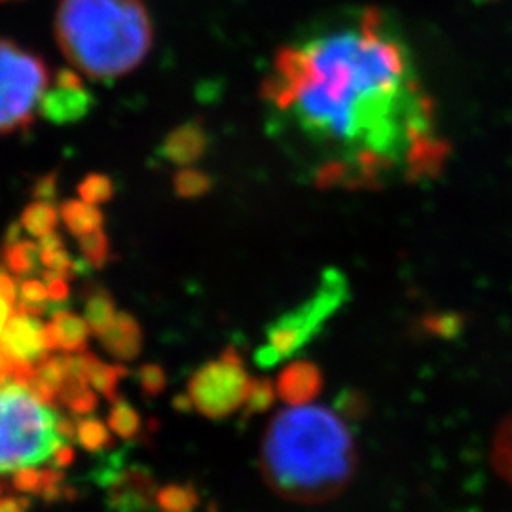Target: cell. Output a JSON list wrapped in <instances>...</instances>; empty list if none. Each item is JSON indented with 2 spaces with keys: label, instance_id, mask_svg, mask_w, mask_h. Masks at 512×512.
I'll use <instances>...</instances> for the list:
<instances>
[{
  "label": "cell",
  "instance_id": "e0dca14e",
  "mask_svg": "<svg viewBox=\"0 0 512 512\" xmlns=\"http://www.w3.org/2000/svg\"><path fill=\"white\" fill-rule=\"evenodd\" d=\"M4 266L14 277L40 275L42 255L40 247L31 239L21 238L4 247Z\"/></svg>",
  "mask_w": 512,
  "mask_h": 512
},
{
  "label": "cell",
  "instance_id": "6da1fadb",
  "mask_svg": "<svg viewBox=\"0 0 512 512\" xmlns=\"http://www.w3.org/2000/svg\"><path fill=\"white\" fill-rule=\"evenodd\" d=\"M260 93L319 152V190L421 183L450 154L414 55L378 10L279 50Z\"/></svg>",
  "mask_w": 512,
  "mask_h": 512
},
{
  "label": "cell",
  "instance_id": "8fae6325",
  "mask_svg": "<svg viewBox=\"0 0 512 512\" xmlns=\"http://www.w3.org/2000/svg\"><path fill=\"white\" fill-rule=\"evenodd\" d=\"M323 389V374L310 361H296L285 366L279 376L275 391L281 401L289 406L313 403Z\"/></svg>",
  "mask_w": 512,
  "mask_h": 512
},
{
  "label": "cell",
  "instance_id": "f35d334b",
  "mask_svg": "<svg viewBox=\"0 0 512 512\" xmlns=\"http://www.w3.org/2000/svg\"><path fill=\"white\" fill-rule=\"evenodd\" d=\"M0 494H2V484H0Z\"/></svg>",
  "mask_w": 512,
  "mask_h": 512
},
{
  "label": "cell",
  "instance_id": "52a82bcc",
  "mask_svg": "<svg viewBox=\"0 0 512 512\" xmlns=\"http://www.w3.org/2000/svg\"><path fill=\"white\" fill-rule=\"evenodd\" d=\"M251 378L238 349L226 348L217 361H209L188 382L192 406L209 420H226L245 406Z\"/></svg>",
  "mask_w": 512,
  "mask_h": 512
},
{
  "label": "cell",
  "instance_id": "d6986e66",
  "mask_svg": "<svg viewBox=\"0 0 512 512\" xmlns=\"http://www.w3.org/2000/svg\"><path fill=\"white\" fill-rule=\"evenodd\" d=\"M154 505L160 512H196L200 494L190 482H173L158 488Z\"/></svg>",
  "mask_w": 512,
  "mask_h": 512
},
{
  "label": "cell",
  "instance_id": "ac0fdd59",
  "mask_svg": "<svg viewBox=\"0 0 512 512\" xmlns=\"http://www.w3.org/2000/svg\"><path fill=\"white\" fill-rule=\"evenodd\" d=\"M59 215L65 222V226L69 228V232L80 238L86 236L93 230H99L103 226V213L99 209H95L92 203H86L84 200H67L61 203Z\"/></svg>",
  "mask_w": 512,
  "mask_h": 512
},
{
  "label": "cell",
  "instance_id": "f1b7e54d",
  "mask_svg": "<svg viewBox=\"0 0 512 512\" xmlns=\"http://www.w3.org/2000/svg\"><path fill=\"white\" fill-rule=\"evenodd\" d=\"M135 380L139 384V389L143 391V395L148 399H154L158 395H162L167 387V376L165 370L160 365H143L137 368L135 372Z\"/></svg>",
  "mask_w": 512,
  "mask_h": 512
},
{
  "label": "cell",
  "instance_id": "9c48e42d",
  "mask_svg": "<svg viewBox=\"0 0 512 512\" xmlns=\"http://www.w3.org/2000/svg\"><path fill=\"white\" fill-rule=\"evenodd\" d=\"M95 478L105 488V501L112 512H150L156 507V480L141 465H110L101 469Z\"/></svg>",
  "mask_w": 512,
  "mask_h": 512
},
{
  "label": "cell",
  "instance_id": "484cf974",
  "mask_svg": "<svg viewBox=\"0 0 512 512\" xmlns=\"http://www.w3.org/2000/svg\"><path fill=\"white\" fill-rule=\"evenodd\" d=\"M275 385L272 380L268 378H256L251 380V387H249V395L247 401L243 406V418L249 420L258 414L268 412L275 403Z\"/></svg>",
  "mask_w": 512,
  "mask_h": 512
},
{
  "label": "cell",
  "instance_id": "9a60e30c",
  "mask_svg": "<svg viewBox=\"0 0 512 512\" xmlns=\"http://www.w3.org/2000/svg\"><path fill=\"white\" fill-rule=\"evenodd\" d=\"M46 327H48V336L54 351H63V353L88 351L90 327L86 319H82L73 311L63 310L55 313Z\"/></svg>",
  "mask_w": 512,
  "mask_h": 512
},
{
  "label": "cell",
  "instance_id": "603a6c76",
  "mask_svg": "<svg viewBox=\"0 0 512 512\" xmlns=\"http://www.w3.org/2000/svg\"><path fill=\"white\" fill-rule=\"evenodd\" d=\"M109 427L116 437L135 440L143 433V420L124 397H116L110 406Z\"/></svg>",
  "mask_w": 512,
  "mask_h": 512
},
{
  "label": "cell",
  "instance_id": "277c9868",
  "mask_svg": "<svg viewBox=\"0 0 512 512\" xmlns=\"http://www.w3.org/2000/svg\"><path fill=\"white\" fill-rule=\"evenodd\" d=\"M74 440V421L10 376L0 380V475L40 467Z\"/></svg>",
  "mask_w": 512,
  "mask_h": 512
},
{
  "label": "cell",
  "instance_id": "ffe728a7",
  "mask_svg": "<svg viewBox=\"0 0 512 512\" xmlns=\"http://www.w3.org/2000/svg\"><path fill=\"white\" fill-rule=\"evenodd\" d=\"M128 374L126 366L107 365V363L99 361L93 353L88 351V378H90V385L110 403L118 397L120 382Z\"/></svg>",
  "mask_w": 512,
  "mask_h": 512
},
{
  "label": "cell",
  "instance_id": "83f0119b",
  "mask_svg": "<svg viewBox=\"0 0 512 512\" xmlns=\"http://www.w3.org/2000/svg\"><path fill=\"white\" fill-rule=\"evenodd\" d=\"M78 194L84 202L92 203V205L109 203L112 196H114V183L110 181V177H107V175L92 173V175H86L80 181Z\"/></svg>",
  "mask_w": 512,
  "mask_h": 512
},
{
  "label": "cell",
  "instance_id": "1f68e13d",
  "mask_svg": "<svg viewBox=\"0 0 512 512\" xmlns=\"http://www.w3.org/2000/svg\"><path fill=\"white\" fill-rule=\"evenodd\" d=\"M57 179H59L57 171H52V173L40 177L37 183H35V186H33V192H31V194H33V200H35V202H55V200H57V194H59Z\"/></svg>",
  "mask_w": 512,
  "mask_h": 512
},
{
  "label": "cell",
  "instance_id": "5bb4252c",
  "mask_svg": "<svg viewBox=\"0 0 512 512\" xmlns=\"http://www.w3.org/2000/svg\"><path fill=\"white\" fill-rule=\"evenodd\" d=\"M101 344L112 357L120 361H133L143 349V330L133 315L120 311L116 313L109 330L101 336Z\"/></svg>",
  "mask_w": 512,
  "mask_h": 512
},
{
  "label": "cell",
  "instance_id": "cb8c5ba5",
  "mask_svg": "<svg viewBox=\"0 0 512 512\" xmlns=\"http://www.w3.org/2000/svg\"><path fill=\"white\" fill-rule=\"evenodd\" d=\"M59 219H61V215L57 213L55 205L35 202L23 209L19 222L27 234H31L35 238H42V236L54 232L59 224Z\"/></svg>",
  "mask_w": 512,
  "mask_h": 512
},
{
  "label": "cell",
  "instance_id": "3957f363",
  "mask_svg": "<svg viewBox=\"0 0 512 512\" xmlns=\"http://www.w3.org/2000/svg\"><path fill=\"white\" fill-rule=\"evenodd\" d=\"M55 37L74 69L110 82L145 61L154 31L141 0H61Z\"/></svg>",
  "mask_w": 512,
  "mask_h": 512
},
{
  "label": "cell",
  "instance_id": "8d00e7d4",
  "mask_svg": "<svg viewBox=\"0 0 512 512\" xmlns=\"http://www.w3.org/2000/svg\"><path fill=\"white\" fill-rule=\"evenodd\" d=\"M14 308H16V306H14L6 296L0 294V338H2L4 325H6V321H8V317H10V313L14 311ZM2 378H6V370H4L2 359H0V380H2Z\"/></svg>",
  "mask_w": 512,
  "mask_h": 512
},
{
  "label": "cell",
  "instance_id": "836d02e7",
  "mask_svg": "<svg viewBox=\"0 0 512 512\" xmlns=\"http://www.w3.org/2000/svg\"><path fill=\"white\" fill-rule=\"evenodd\" d=\"M31 501L27 497L19 495H10V497H0V512H29Z\"/></svg>",
  "mask_w": 512,
  "mask_h": 512
},
{
  "label": "cell",
  "instance_id": "f546056e",
  "mask_svg": "<svg viewBox=\"0 0 512 512\" xmlns=\"http://www.w3.org/2000/svg\"><path fill=\"white\" fill-rule=\"evenodd\" d=\"M42 272L40 277L50 281L54 277H63L71 279L74 275V258L67 249H59L54 253H44L42 255Z\"/></svg>",
  "mask_w": 512,
  "mask_h": 512
},
{
  "label": "cell",
  "instance_id": "44dd1931",
  "mask_svg": "<svg viewBox=\"0 0 512 512\" xmlns=\"http://www.w3.org/2000/svg\"><path fill=\"white\" fill-rule=\"evenodd\" d=\"M74 440L92 454H99L110 450L114 446V437L109 427L103 420L95 418L92 414L80 416V420L74 421Z\"/></svg>",
  "mask_w": 512,
  "mask_h": 512
},
{
  "label": "cell",
  "instance_id": "7402d4cb",
  "mask_svg": "<svg viewBox=\"0 0 512 512\" xmlns=\"http://www.w3.org/2000/svg\"><path fill=\"white\" fill-rule=\"evenodd\" d=\"M114 317H116V310H114V300L109 291L93 289L84 304V319L93 334L101 338L109 330Z\"/></svg>",
  "mask_w": 512,
  "mask_h": 512
},
{
  "label": "cell",
  "instance_id": "4316f807",
  "mask_svg": "<svg viewBox=\"0 0 512 512\" xmlns=\"http://www.w3.org/2000/svg\"><path fill=\"white\" fill-rule=\"evenodd\" d=\"M78 247L82 258L92 266V270H101L110 260V241L107 234L99 228L86 236L78 238Z\"/></svg>",
  "mask_w": 512,
  "mask_h": 512
},
{
  "label": "cell",
  "instance_id": "7c38bea8",
  "mask_svg": "<svg viewBox=\"0 0 512 512\" xmlns=\"http://www.w3.org/2000/svg\"><path fill=\"white\" fill-rule=\"evenodd\" d=\"M207 148L209 133L202 120H190L165 137L160 156L169 164L190 165L198 162Z\"/></svg>",
  "mask_w": 512,
  "mask_h": 512
},
{
  "label": "cell",
  "instance_id": "4fadbf2b",
  "mask_svg": "<svg viewBox=\"0 0 512 512\" xmlns=\"http://www.w3.org/2000/svg\"><path fill=\"white\" fill-rule=\"evenodd\" d=\"M12 486L19 494L35 495L46 503L73 499L74 488L67 486L65 473L57 467H27L19 469L12 476Z\"/></svg>",
  "mask_w": 512,
  "mask_h": 512
},
{
  "label": "cell",
  "instance_id": "30bf717a",
  "mask_svg": "<svg viewBox=\"0 0 512 512\" xmlns=\"http://www.w3.org/2000/svg\"><path fill=\"white\" fill-rule=\"evenodd\" d=\"M93 107L95 97L86 90V86H55L54 90H46L40 97L37 110L46 122L54 126H69L86 118Z\"/></svg>",
  "mask_w": 512,
  "mask_h": 512
},
{
  "label": "cell",
  "instance_id": "e575fe53",
  "mask_svg": "<svg viewBox=\"0 0 512 512\" xmlns=\"http://www.w3.org/2000/svg\"><path fill=\"white\" fill-rule=\"evenodd\" d=\"M38 247H40V255L54 253V251H59V249H65V241L61 238V234H57L54 230V232L38 238Z\"/></svg>",
  "mask_w": 512,
  "mask_h": 512
},
{
  "label": "cell",
  "instance_id": "5b68a950",
  "mask_svg": "<svg viewBox=\"0 0 512 512\" xmlns=\"http://www.w3.org/2000/svg\"><path fill=\"white\" fill-rule=\"evenodd\" d=\"M346 298V275L329 268L308 300L277 317L266 329V344L256 349V365L260 368H274L281 361L291 359L306 344H310L330 317L344 306Z\"/></svg>",
  "mask_w": 512,
  "mask_h": 512
},
{
  "label": "cell",
  "instance_id": "d590c367",
  "mask_svg": "<svg viewBox=\"0 0 512 512\" xmlns=\"http://www.w3.org/2000/svg\"><path fill=\"white\" fill-rule=\"evenodd\" d=\"M55 86H65V88H78L84 86V80L74 73L73 69H61L55 74Z\"/></svg>",
  "mask_w": 512,
  "mask_h": 512
},
{
  "label": "cell",
  "instance_id": "7a4b0ae2",
  "mask_svg": "<svg viewBox=\"0 0 512 512\" xmlns=\"http://www.w3.org/2000/svg\"><path fill=\"white\" fill-rule=\"evenodd\" d=\"M357 461L348 416L336 406L308 403L275 414L262 437L258 469L274 494L315 505L348 488Z\"/></svg>",
  "mask_w": 512,
  "mask_h": 512
},
{
  "label": "cell",
  "instance_id": "d6a6232c",
  "mask_svg": "<svg viewBox=\"0 0 512 512\" xmlns=\"http://www.w3.org/2000/svg\"><path fill=\"white\" fill-rule=\"evenodd\" d=\"M48 289V298L52 304H69V296H71V289L67 279L63 277H54L48 281L46 285Z\"/></svg>",
  "mask_w": 512,
  "mask_h": 512
},
{
  "label": "cell",
  "instance_id": "d4e9b609",
  "mask_svg": "<svg viewBox=\"0 0 512 512\" xmlns=\"http://www.w3.org/2000/svg\"><path fill=\"white\" fill-rule=\"evenodd\" d=\"M213 188V179L200 169H181L173 175V190L183 200H198Z\"/></svg>",
  "mask_w": 512,
  "mask_h": 512
},
{
  "label": "cell",
  "instance_id": "ba28073f",
  "mask_svg": "<svg viewBox=\"0 0 512 512\" xmlns=\"http://www.w3.org/2000/svg\"><path fill=\"white\" fill-rule=\"evenodd\" d=\"M52 353L48 327L40 317L14 308L0 338V359L6 376L29 384L35 368Z\"/></svg>",
  "mask_w": 512,
  "mask_h": 512
},
{
  "label": "cell",
  "instance_id": "4dcf8cb0",
  "mask_svg": "<svg viewBox=\"0 0 512 512\" xmlns=\"http://www.w3.org/2000/svg\"><path fill=\"white\" fill-rule=\"evenodd\" d=\"M495 463H497L499 473L512 480V418L501 427V431L497 435Z\"/></svg>",
  "mask_w": 512,
  "mask_h": 512
},
{
  "label": "cell",
  "instance_id": "74e56055",
  "mask_svg": "<svg viewBox=\"0 0 512 512\" xmlns=\"http://www.w3.org/2000/svg\"><path fill=\"white\" fill-rule=\"evenodd\" d=\"M173 406H175L177 410H181V412H190V410H194V406H192V401H190V397H188V395H181V397H175V401H173Z\"/></svg>",
  "mask_w": 512,
  "mask_h": 512
},
{
  "label": "cell",
  "instance_id": "2e32d148",
  "mask_svg": "<svg viewBox=\"0 0 512 512\" xmlns=\"http://www.w3.org/2000/svg\"><path fill=\"white\" fill-rule=\"evenodd\" d=\"M67 382V366L65 355H50L35 368V374L29 382V387L35 391L38 399L44 403L55 406L59 404L61 391Z\"/></svg>",
  "mask_w": 512,
  "mask_h": 512
},
{
  "label": "cell",
  "instance_id": "8992f818",
  "mask_svg": "<svg viewBox=\"0 0 512 512\" xmlns=\"http://www.w3.org/2000/svg\"><path fill=\"white\" fill-rule=\"evenodd\" d=\"M50 86V71L42 57L0 38V133L31 128L38 101Z\"/></svg>",
  "mask_w": 512,
  "mask_h": 512
}]
</instances>
